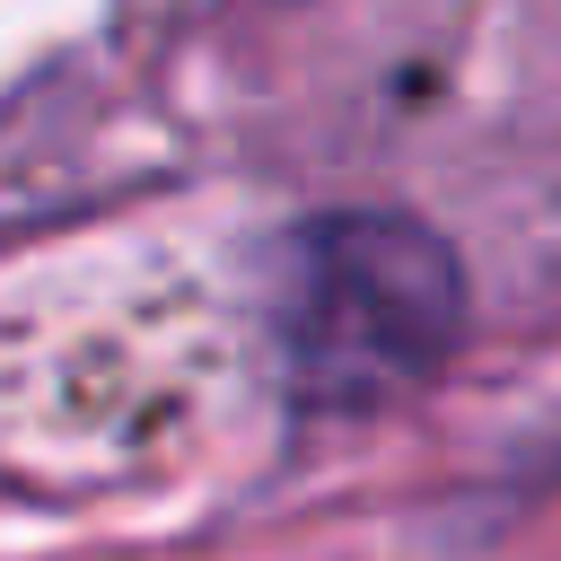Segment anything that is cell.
Wrapping results in <instances>:
<instances>
[{
  "instance_id": "1",
  "label": "cell",
  "mask_w": 561,
  "mask_h": 561,
  "mask_svg": "<svg viewBox=\"0 0 561 561\" xmlns=\"http://www.w3.org/2000/svg\"><path fill=\"white\" fill-rule=\"evenodd\" d=\"M465 342V272L403 210H324L289 237L280 359L307 412H377Z\"/></svg>"
}]
</instances>
